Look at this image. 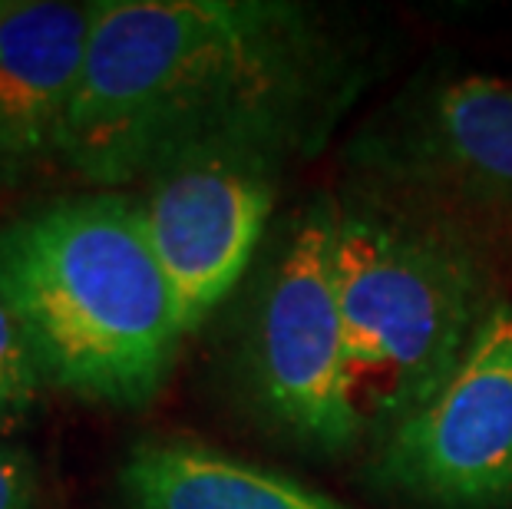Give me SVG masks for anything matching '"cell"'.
<instances>
[{"label":"cell","mask_w":512,"mask_h":509,"mask_svg":"<svg viewBox=\"0 0 512 509\" xmlns=\"http://www.w3.org/2000/svg\"><path fill=\"white\" fill-rule=\"evenodd\" d=\"M328 80V40L294 4L96 0L60 159L103 189L215 149L281 159Z\"/></svg>","instance_id":"1"},{"label":"cell","mask_w":512,"mask_h":509,"mask_svg":"<svg viewBox=\"0 0 512 509\" xmlns=\"http://www.w3.org/2000/svg\"><path fill=\"white\" fill-rule=\"evenodd\" d=\"M0 295L43 384L116 410L156 400L189 338L139 199L113 189L0 222Z\"/></svg>","instance_id":"2"},{"label":"cell","mask_w":512,"mask_h":509,"mask_svg":"<svg viewBox=\"0 0 512 509\" xmlns=\"http://www.w3.org/2000/svg\"><path fill=\"white\" fill-rule=\"evenodd\" d=\"M351 443H384L427 404L483 328L489 281L460 235L384 202H331Z\"/></svg>","instance_id":"3"},{"label":"cell","mask_w":512,"mask_h":509,"mask_svg":"<svg viewBox=\"0 0 512 509\" xmlns=\"http://www.w3.org/2000/svg\"><path fill=\"white\" fill-rule=\"evenodd\" d=\"M334 205L321 199L271 248L238 344L248 404L308 450H351L344 414V324L331 272Z\"/></svg>","instance_id":"4"},{"label":"cell","mask_w":512,"mask_h":509,"mask_svg":"<svg viewBox=\"0 0 512 509\" xmlns=\"http://www.w3.org/2000/svg\"><path fill=\"white\" fill-rule=\"evenodd\" d=\"M374 470L423 506L512 503V305L486 314L446 384L377 443Z\"/></svg>","instance_id":"5"},{"label":"cell","mask_w":512,"mask_h":509,"mask_svg":"<svg viewBox=\"0 0 512 509\" xmlns=\"http://www.w3.org/2000/svg\"><path fill=\"white\" fill-rule=\"evenodd\" d=\"M278 162L255 149H215L146 182L139 212L185 334L199 331L245 278L275 212Z\"/></svg>","instance_id":"6"},{"label":"cell","mask_w":512,"mask_h":509,"mask_svg":"<svg viewBox=\"0 0 512 509\" xmlns=\"http://www.w3.org/2000/svg\"><path fill=\"white\" fill-rule=\"evenodd\" d=\"M96 4L24 0L0 14V179L60 156Z\"/></svg>","instance_id":"7"},{"label":"cell","mask_w":512,"mask_h":509,"mask_svg":"<svg viewBox=\"0 0 512 509\" xmlns=\"http://www.w3.org/2000/svg\"><path fill=\"white\" fill-rule=\"evenodd\" d=\"M400 149L433 186L512 212V83H443L413 113Z\"/></svg>","instance_id":"8"},{"label":"cell","mask_w":512,"mask_h":509,"mask_svg":"<svg viewBox=\"0 0 512 509\" xmlns=\"http://www.w3.org/2000/svg\"><path fill=\"white\" fill-rule=\"evenodd\" d=\"M126 509H351L285 473L192 440H139L119 467Z\"/></svg>","instance_id":"9"},{"label":"cell","mask_w":512,"mask_h":509,"mask_svg":"<svg viewBox=\"0 0 512 509\" xmlns=\"http://www.w3.org/2000/svg\"><path fill=\"white\" fill-rule=\"evenodd\" d=\"M43 391V374L17 314L0 295V430H14L30 417Z\"/></svg>","instance_id":"10"},{"label":"cell","mask_w":512,"mask_h":509,"mask_svg":"<svg viewBox=\"0 0 512 509\" xmlns=\"http://www.w3.org/2000/svg\"><path fill=\"white\" fill-rule=\"evenodd\" d=\"M0 509H37V470L10 443H0Z\"/></svg>","instance_id":"11"},{"label":"cell","mask_w":512,"mask_h":509,"mask_svg":"<svg viewBox=\"0 0 512 509\" xmlns=\"http://www.w3.org/2000/svg\"><path fill=\"white\" fill-rule=\"evenodd\" d=\"M7 7H10V4H0V14H4V10H7Z\"/></svg>","instance_id":"12"}]
</instances>
